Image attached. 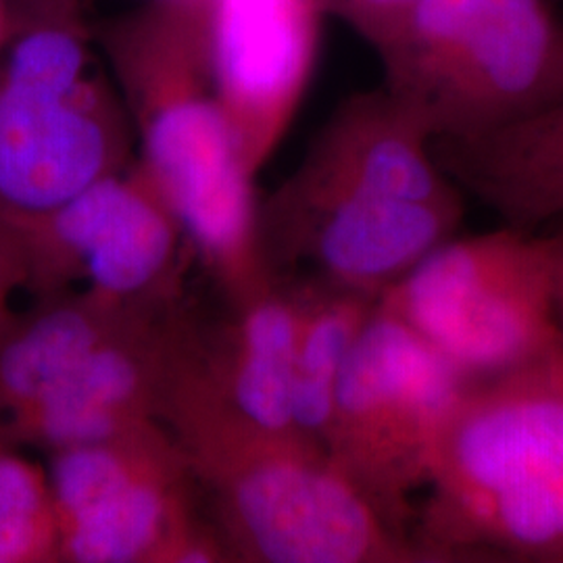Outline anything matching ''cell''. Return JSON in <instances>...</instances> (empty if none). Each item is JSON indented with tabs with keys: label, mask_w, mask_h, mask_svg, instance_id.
Returning <instances> with one entry per match:
<instances>
[{
	"label": "cell",
	"mask_w": 563,
	"mask_h": 563,
	"mask_svg": "<svg viewBox=\"0 0 563 563\" xmlns=\"http://www.w3.org/2000/svg\"><path fill=\"white\" fill-rule=\"evenodd\" d=\"M97 41L120 88L141 165L228 302L269 286L255 176L218 101L205 0H148L102 23Z\"/></svg>",
	"instance_id": "6da1fadb"
},
{
	"label": "cell",
	"mask_w": 563,
	"mask_h": 563,
	"mask_svg": "<svg viewBox=\"0 0 563 563\" xmlns=\"http://www.w3.org/2000/svg\"><path fill=\"white\" fill-rule=\"evenodd\" d=\"M162 423L190 463L230 562L434 563L322 444L257 428L218 401L190 369V349Z\"/></svg>",
	"instance_id": "7a4b0ae2"
},
{
	"label": "cell",
	"mask_w": 563,
	"mask_h": 563,
	"mask_svg": "<svg viewBox=\"0 0 563 563\" xmlns=\"http://www.w3.org/2000/svg\"><path fill=\"white\" fill-rule=\"evenodd\" d=\"M426 493L411 530L434 563H563V342L467 386Z\"/></svg>",
	"instance_id": "3957f363"
},
{
	"label": "cell",
	"mask_w": 563,
	"mask_h": 563,
	"mask_svg": "<svg viewBox=\"0 0 563 563\" xmlns=\"http://www.w3.org/2000/svg\"><path fill=\"white\" fill-rule=\"evenodd\" d=\"M384 88L439 139L563 102V30L544 0H420L383 53Z\"/></svg>",
	"instance_id": "277c9868"
},
{
	"label": "cell",
	"mask_w": 563,
	"mask_h": 563,
	"mask_svg": "<svg viewBox=\"0 0 563 563\" xmlns=\"http://www.w3.org/2000/svg\"><path fill=\"white\" fill-rule=\"evenodd\" d=\"M60 563H230L162 422L48 453Z\"/></svg>",
	"instance_id": "5b68a950"
},
{
	"label": "cell",
	"mask_w": 563,
	"mask_h": 563,
	"mask_svg": "<svg viewBox=\"0 0 563 563\" xmlns=\"http://www.w3.org/2000/svg\"><path fill=\"white\" fill-rule=\"evenodd\" d=\"M378 305L470 378H486L560 344L549 239L505 225L451 236Z\"/></svg>",
	"instance_id": "8992f818"
},
{
	"label": "cell",
	"mask_w": 563,
	"mask_h": 563,
	"mask_svg": "<svg viewBox=\"0 0 563 563\" xmlns=\"http://www.w3.org/2000/svg\"><path fill=\"white\" fill-rule=\"evenodd\" d=\"M474 380L378 302L342 369L323 449L409 534L411 495L426 488L446 420Z\"/></svg>",
	"instance_id": "52a82bcc"
},
{
	"label": "cell",
	"mask_w": 563,
	"mask_h": 563,
	"mask_svg": "<svg viewBox=\"0 0 563 563\" xmlns=\"http://www.w3.org/2000/svg\"><path fill=\"white\" fill-rule=\"evenodd\" d=\"M11 216L25 242L32 299L88 295L142 305L181 295V249L188 241L141 163L104 176L51 211Z\"/></svg>",
	"instance_id": "ba28073f"
},
{
	"label": "cell",
	"mask_w": 563,
	"mask_h": 563,
	"mask_svg": "<svg viewBox=\"0 0 563 563\" xmlns=\"http://www.w3.org/2000/svg\"><path fill=\"white\" fill-rule=\"evenodd\" d=\"M463 202H418L286 180L263 202L265 257L307 263L318 280L380 299L441 242L457 234Z\"/></svg>",
	"instance_id": "9c48e42d"
},
{
	"label": "cell",
	"mask_w": 563,
	"mask_h": 563,
	"mask_svg": "<svg viewBox=\"0 0 563 563\" xmlns=\"http://www.w3.org/2000/svg\"><path fill=\"white\" fill-rule=\"evenodd\" d=\"M197 316L181 297L139 307L11 432V446L44 453L162 422Z\"/></svg>",
	"instance_id": "30bf717a"
},
{
	"label": "cell",
	"mask_w": 563,
	"mask_h": 563,
	"mask_svg": "<svg viewBox=\"0 0 563 563\" xmlns=\"http://www.w3.org/2000/svg\"><path fill=\"white\" fill-rule=\"evenodd\" d=\"M211 74L246 169L257 178L313 80L320 0H205Z\"/></svg>",
	"instance_id": "8fae6325"
},
{
	"label": "cell",
	"mask_w": 563,
	"mask_h": 563,
	"mask_svg": "<svg viewBox=\"0 0 563 563\" xmlns=\"http://www.w3.org/2000/svg\"><path fill=\"white\" fill-rule=\"evenodd\" d=\"M132 125L101 74L76 88L0 80V209L44 213L128 167Z\"/></svg>",
	"instance_id": "7c38bea8"
},
{
	"label": "cell",
	"mask_w": 563,
	"mask_h": 563,
	"mask_svg": "<svg viewBox=\"0 0 563 563\" xmlns=\"http://www.w3.org/2000/svg\"><path fill=\"white\" fill-rule=\"evenodd\" d=\"M288 180L405 201L463 202L422 120L384 86L344 99Z\"/></svg>",
	"instance_id": "4fadbf2b"
},
{
	"label": "cell",
	"mask_w": 563,
	"mask_h": 563,
	"mask_svg": "<svg viewBox=\"0 0 563 563\" xmlns=\"http://www.w3.org/2000/svg\"><path fill=\"white\" fill-rule=\"evenodd\" d=\"M299 325L297 282H274L249 299L228 302L222 322L197 323L190 369L244 422L297 434L292 374Z\"/></svg>",
	"instance_id": "5bb4252c"
},
{
	"label": "cell",
	"mask_w": 563,
	"mask_h": 563,
	"mask_svg": "<svg viewBox=\"0 0 563 563\" xmlns=\"http://www.w3.org/2000/svg\"><path fill=\"white\" fill-rule=\"evenodd\" d=\"M444 174L507 225L563 222V102L472 139H439Z\"/></svg>",
	"instance_id": "9a60e30c"
},
{
	"label": "cell",
	"mask_w": 563,
	"mask_h": 563,
	"mask_svg": "<svg viewBox=\"0 0 563 563\" xmlns=\"http://www.w3.org/2000/svg\"><path fill=\"white\" fill-rule=\"evenodd\" d=\"M162 302V301H159ZM151 305H113L88 295L34 299L0 330V443L130 313Z\"/></svg>",
	"instance_id": "2e32d148"
},
{
	"label": "cell",
	"mask_w": 563,
	"mask_h": 563,
	"mask_svg": "<svg viewBox=\"0 0 563 563\" xmlns=\"http://www.w3.org/2000/svg\"><path fill=\"white\" fill-rule=\"evenodd\" d=\"M297 290L292 423L299 437L323 446L342 369L378 299L318 278L297 282Z\"/></svg>",
	"instance_id": "e0dca14e"
},
{
	"label": "cell",
	"mask_w": 563,
	"mask_h": 563,
	"mask_svg": "<svg viewBox=\"0 0 563 563\" xmlns=\"http://www.w3.org/2000/svg\"><path fill=\"white\" fill-rule=\"evenodd\" d=\"M0 443V563H60L48 470Z\"/></svg>",
	"instance_id": "ac0fdd59"
},
{
	"label": "cell",
	"mask_w": 563,
	"mask_h": 563,
	"mask_svg": "<svg viewBox=\"0 0 563 563\" xmlns=\"http://www.w3.org/2000/svg\"><path fill=\"white\" fill-rule=\"evenodd\" d=\"M323 15L342 21L378 55L399 36L420 0H320Z\"/></svg>",
	"instance_id": "d6986e66"
},
{
	"label": "cell",
	"mask_w": 563,
	"mask_h": 563,
	"mask_svg": "<svg viewBox=\"0 0 563 563\" xmlns=\"http://www.w3.org/2000/svg\"><path fill=\"white\" fill-rule=\"evenodd\" d=\"M30 260L20 225L0 209V330L20 311L15 301L20 295H30Z\"/></svg>",
	"instance_id": "ffe728a7"
},
{
	"label": "cell",
	"mask_w": 563,
	"mask_h": 563,
	"mask_svg": "<svg viewBox=\"0 0 563 563\" xmlns=\"http://www.w3.org/2000/svg\"><path fill=\"white\" fill-rule=\"evenodd\" d=\"M551 246V269H553V297H555V313L563 341V230L558 236H547Z\"/></svg>",
	"instance_id": "44dd1931"
},
{
	"label": "cell",
	"mask_w": 563,
	"mask_h": 563,
	"mask_svg": "<svg viewBox=\"0 0 563 563\" xmlns=\"http://www.w3.org/2000/svg\"><path fill=\"white\" fill-rule=\"evenodd\" d=\"M7 32H9V2L0 0V51L7 41Z\"/></svg>",
	"instance_id": "7402d4cb"
}]
</instances>
